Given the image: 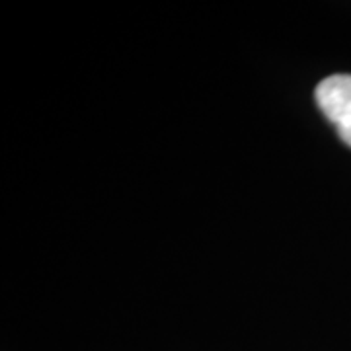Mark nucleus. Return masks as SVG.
<instances>
[{
    "mask_svg": "<svg viewBox=\"0 0 351 351\" xmlns=\"http://www.w3.org/2000/svg\"><path fill=\"white\" fill-rule=\"evenodd\" d=\"M316 104L330 123L338 129L339 138L351 147V75H332L316 86Z\"/></svg>",
    "mask_w": 351,
    "mask_h": 351,
    "instance_id": "f257e3e1",
    "label": "nucleus"
}]
</instances>
